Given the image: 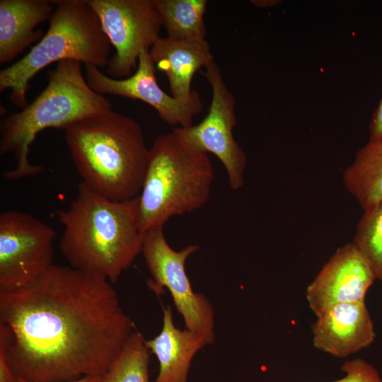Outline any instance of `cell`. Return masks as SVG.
I'll return each instance as SVG.
<instances>
[{"mask_svg":"<svg viewBox=\"0 0 382 382\" xmlns=\"http://www.w3.org/2000/svg\"><path fill=\"white\" fill-rule=\"evenodd\" d=\"M134 330L111 282L70 266L0 293V344L28 382L103 376Z\"/></svg>","mask_w":382,"mask_h":382,"instance_id":"obj_1","label":"cell"},{"mask_svg":"<svg viewBox=\"0 0 382 382\" xmlns=\"http://www.w3.org/2000/svg\"><path fill=\"white\" fill-rule=\"evenodd\" d=\"M138 213V197L111 200L79 183L69 207L54 212L64 228L59 249L69 266L115 283L141 253Z\"/></svg>","mask_w":382,"mask_h":382,"instance_id":"obj_2","label":"cell"},{"mask_svg":"<svg viewBox=\"0 0 382 382\" xmlns=\"http://www.w3.org/2000/svg\"><path fill=\"white\" fill-rule=\"evenodd\" d=\"M63 130L71 158L84 185L115 201L139 195L149 149L139 122L111 110L76 121Z\"/></svg>","mask_w":382,"mask_h":382,"instance_id":"obj_3","label":"cell"},{"mask_svg":"<svg viewBox=\"0 0 382 382\" xmlns=\"http://www.w3.org/2000/svg\"><path fill=\"white\" fill-rule=\"evenodd\" d=\"M82 62L65 59L47 73V84L37 98L18 112L0 122V154H12L16 168L4 173L18 180L40 173L43 168L31 164L30 146L37 134L47 128L64 129L69 125L112 110L110 102L94 91L82 73Z\"/></svg>","mask_w":382,"mask_h":382,"instance_id":"obj_4","label":"cell"},{"mask_svg":"<svg viewBox=\"0 0 382 382\" xmlns=\"http://www.w3.org/2000/svg\"><path fill=\"white\" fill-rule=\"evenodd\" d=\"M214 167L207 154L186 144L173 130L157 137L139 199L140 231L163 228L173 216L192 212L209 199Z\"/></svg>","mask_w":382,"mask_h":382,"instance_id":"obj_5","label":"cell"},{"mask_svg":"<svg viewBox=\"0 0 382 382\" xmlns=\"http://www.w3.org/2000/svg\"><path fill=\"white\" fill-rule=\"evenodd\" d=\"M54 11L42 39L21 59L0 71V91L11 89L9 100L21 110L35 74L53 62L74 59L98 69L108 66L111 44L99 19L84 0L52 1Z\"/></svg>","mask_w":382,"mask_h":382,"instance_id":"obj_6","label":"cell"},{"mask_svg":"<svg viewBox=\"0 0 382 382\" xmlns=\"http://www.w3.org/2000/svg\"><path fill=\"white\" fill-rule=\"evenodd\" d=\"M199 248L189 245L175 250L166 241L163 228H160L144 233L141 253L152 277L151 288L157 291L166 287L185 328L211 345L215 339L213 306L203 294L193 291L185 270L187 260Z\"/></svg>","mask_w":382,"mask_h":382,"instance_id":"obj_7","label":"cell"},{"mask_svg":"<svg viewBox=\"0 0 382 382\" xmlns=\"http://www.w3.org/2000/svg\"><path fill=\"white\" fill-rule=\"evenodd\" d=\"M202 74L212 91L207 114L195 125L175 127L173 130L191 148L207 154H213L224 166L230 187L238 190L244 185L247 156L233 135L237 123L236 99L214 60Z\"/></svg>","mask_w":382,"mask_h":382,"instance_id":"obj_8","label":"cell"},{"mask_svg":"<svg viewBox=\"0 0 382 382\" xmlns=\"http://www.w3.org/2000/svg\"><path fill=\"white\" fill-rule=\"evenodd\" d=\"M56 231L30 214H0V293L25 286L52 265Z\"/></svg>","mask_w":382,"mask_h":382,"instance_id":"obj_9","label":"cell"},{"mask_svg":"<svg viewBox=\"0 0 382 382\" xmlns=\"http://www.w3.org/2000/svg\"><path fill=\"white\" fill-rule=\"evenodd\" d=\"M115 50L106 72L126 79L137 68L141 52L160 37L162 26L154 0H86Z\"/></svg>","mask_w":382,"mask_h":382,"instance_id":"obj_10","label":"cell"},{"mask_svg":"<svg viewBox=\"0 0 382 382\" xmlns=\"http://www.w3.org/2000/svg\"><path fill=\"white\" fill-rule=\"evenodd\" d=\"M86 79L96 93L141 100L153 107L166 124L176 127L192 125L193 117L203 110L199 95L190 101L183 102L168 95L159 86L156 66L149 50L141 52L136 71L130 76L116 79L104 74L98 68L84 65Z\"/></svg>","mask_w":382,"mask_h":382,"instance_id":"obj_11","label":"cell"},{"mask_svg":"<svg viewBox=\"0 0 382 382\" xmlns=\"http://www.w3.org/2000/svg\"><path fill=\"white\" fill-rule=\"evenodd\" d=\"M376 279L361 251L352 243L338 248L306 289L308 306L316 317L332 306L365 301Z\"/></svg>","mask_w":382,"mask_h":382,"instance_id":"obj_12","label":"cell"},{"mask_svg":"<svg viewBox=\"0 0 382 382\" xmlns=\"http://www.w3.org/2000/svg\"><path fill=\"white\" fill-rule=\"evenodd\" d=\"M316 318L313 345L333 357H349L375 340L374 323L365 301L337 304Z\"/></svg>","mask_w":382,"mask_h":382,"instance_id":"obj_13","label":"cell"},{"mask_svg":"<svg viewBox=\"0 0 382 382\" xmlns=\"http://www.w3.org/2000/svg\"><path fill=\"white\" fill-rule=\"evenodd\" d=\"M149 54L156 69L166 75L171 96L183 102L199 96L191 86L194 75L214 60L206 40L160 37Z\"/></svg>","mask_w":382,"mask_h":382,"instance_id":"obj_14","label":"cell"},{"mask_svg":"<svg viewBox=\"0 0 382 382\" xmlns=\"http://www.w3.org/2000/svg\"><path fill=\"white\" fill-rule=\"evenodd\" d=\"M53 3L47 0L0 1V64L12 61L44 36L37 26L50 19Z\"/></svg>","mask_w":382,"mask_h":382,"instance_id":"obj_15","label":"cell"},{"mask_svg":"<svg viewBox=\"0 0 382 382\" xmlns=\"http://www.w3.org/2000/svg\"><path fill=\"white\" fill-rule=\"evenodd\" d=\"M163 325L159 334L145 340L150 353L159 362L155 382H187V375L195 354L207 345L200 335L174 323L171 307L163 308Z\"/></svg>","mask_w":382,"mask_h":382,"instance_id":"obj_16","label":"cell"},{"mask_svg":"<svg viewBox=\"0 0 382 382\" xmlns=\"http://www.w3.org/2000/svg\"><path fill=\"white\" fill-rule=\"evenodd\" d=\"M342 180L364 211L382 201V139L369 140L357 152Z\"/></svg>","mask_w":382,"mask_h":382,"instance_id":"obj_17","label":"cell"},{"mask_svg":"<svg viewBox=\"0 0 382 382\" xmlns=\"http://www.w3.org/2000/svg\"><path fill=\"white\" fill-rule=\"evenodd\" d=\"M167 37L205 40L207 0H154Z\"/></svg>","mask_w":382,"mask_h":382,"instance_id":"obj_18","label":"cell"},{"mask_svg":"<svg viewBox=\"0 0 382 382\" xmlns=\"http://www.w3.org/2000/svg\"><path fill=\"white\" fill-rule=\"evenodd\" d=\"M145 340L143 334L135 329L103 376L102 382H151L150 352Z\"/></svg>","mask_w":382,"mask_h":382,"instance_id":"obj_19","label":"cell"},{"mask_svg":"<svg viewBox=\"0 0 382 382\" xmlns=\"http://www.w3.org/2000/svg\"><path fill=\"white\" fill-rule=\"evenodd\" d=\"M352 243L370 262L376 279L382 282V201L364 211Z\"/></svg>","mask_w":382,"mask_h":382,"instance_id":"obj_20","label":"cell"},{"mask_svg":"<svg viewBox=\"0 0 382 382\" xmlns=\"http://www.w3.org/2000/svg\"><path fill=\"white\" fill-rule=\"evenodd\" d=\"M344 376L331 382H382L378 370L362 359L346 361L341 366Z\"/></svg>","mask_w":382,"mask_h":382,"instance_id":"obj_21","label":"cell"},{"mask_svg":"<svg viewBox=\"0 0 382 382\" xmlns=\"http://www.w3.org/2000/svg\"><path fill=\"white\" fill-rule=\"evenodd\" d=\"M369 140L382 139V98L375 110L369 125Z\"/></svg>","mask_w":382,"mask_h":382,"instance_id":"obj_22","label":"cell"},{"mask_svg":"<svg viewBox=\"0 0 382 382\" xmlns=\"http://www.w3.org/2000/svg\"><path fill=\"white\" fill-rule=\"evenodd\" d=\"M0 382H20L19 378L14 374L7 363L4 349L0 344Z\"/></svg>","mask_w":382,"mask_h":382,"instance_id":"obj_23","label":"cell"},{"mask_svg":"<svg viewBox=\"0 0 382 382\" xmlns=\"http://www.w3.org/2000/svg\"><path fill=\"white\" fill-rule=\"evenodd\" d=\"M103 376L98 375H87L80 378L69 381V382H102ZM20 382H28L19 378Z\"/></svg>","mask_w":382,"mask_h":382,"instance_id":"obj_24","label":"cell"},{"mask_svg":"<svg viewBox=\"0 0 382 382\" xmlns=\"http://www.w3.org/2000/svg\"><path fill=\"white\" fill-rule=\"evenodd\" d=\"M275 1H253V4L257 5V6H264V3H265L266 4V6H272V5H274L276 4V2H274Z\"/></svg>","mask_w":382,"mask_h":382,"instance_id":"obj_25","label":"cell"}]
</instances>
